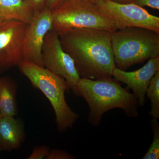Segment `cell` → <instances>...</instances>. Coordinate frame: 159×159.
I'll return each instance as SVG.
<instances>
[{
    "instance_id": "cell-13",
    "label": "cell",
    "mask_w": 159,
    "mask_h": 159,
    "mask_svg": "<svg viewBox=\"0 0 159 159\" xmlns=\"http://www.w3.org/2000/svg\"><path fill=\"white\" fill-rule=\"evenodd\" d=\"M15 89L6 78L0 79V114L2 117H14L17 112Z\"/></svg>"
},
{
    "instance_id": "cell-8",
    "label": "cell",
    "mask_w": 159,
    "mask_h": 159,
    "mask_svg": "<svg viewBox=\"0 0 159 159\" xmlns=\"http://www.w3.org/2000/svg\"><path fill=\"white\" fill-rule=\"evenodd\" d=\"M28 24L14 20L0 19V66L18 65Z\"/></svg>"
},
{
    "instance_id": "cell-16",
    "label": "cell",
    "mask_w": 159,
    "mask_h": 159,
    "mask_svg": "<svg viewBox=\"0 0 159 159\" xmlns=\"http://www.w3.org/2000/svg\"><path fill=\"white\" fill-rule=\"evenodd\" d=\"M75 157L66 151L54 149L50 151L45 159H73Z\"/></svg>"
},
{
    "instance_id": "cell-7",
    "label": "cell",
    "mask_w": 159,
    "mask_h": 159,
    "mask_svg": "<svg viewBox=\"0 0 159 159\" xmlns=\"http://www.w3.org/2000/svg\"><path fill=\"white\" fill-rule=\"evenodd\" d=\"M99 10L110 18L117 30L138 27L159 33V17L134 3L121 4L110 0H93Z\"/></svg>"
},
{
    "instance_id": "cell-14",
    "label": "cell",
    "mask_w": 159,
    "mask_h": 159,
    "mask_svg": "<svg viewBox=\"0 0 159 159\" xmlns=\"http://www.w3.org/2000/svg\"><path fill=\"white\" fill-rule=\"evenodd\" d=\"M150 101L149 115L152 119H159V71L151 80L146 93Z\"/></svg>"
},
{
    "instance_id": "cell-10",
    "label": "cell",
    "mask_w": 159,
    "mask_h": 159,
    "mask_svg": "<svg viewBox=\"0 0 159 159\" xmlns=\"http://www.w3.org/2000/svg\"><path fill=\"white\" fill-rule=\"evenodd\" d=\"M158 71L159 56H157L148 60L145 66L137 70L126 72L116 67L112 77L131 89L138 99L139 105L142 107L145 103L146 93L151 80Z\"/></svg>"
},
{
    "instance_id": "cell-9",
    "label": "cell",
    "mask_w": 159,
    "mask_h": 159,
    "mask_svg": "<svg viewBox=\"0 0 159 159\" xmlns=\"http://www.w3.org/2000/svg\"><path fill=\"white\" fill-rule=\"evenodd\" d=\"M51 30V10L45 7L41 11H35L27 27L24 40L23 59L43 67L42 57L43 46L46 34Z\"/></svg>"
},
{
    "instance_id": "cell-20",
    "label": "cell",
    "mask_w": 159,
    "mask_h": 159,
    "mask_svg": "<svg viewBox=\"0 0 159 159\" xmlns=\"http://www.w3.org/2000/svg\"><path fill=\"white\" fill-rule=\"evenodd\" d=\"M67 1L68 0H47L46 7L51 10L60 4Z\"/></svg>"
},
{
    "instance_id": "cell-12",
    "label": "cell",
    "mask_w": 159,
    "mask_h": 159,
    "mask_svg": "<svg viewBox=\"0 0 159 159\" xmlns=\"http://www.w3.org/2000/svg\"><path fill=\"white\" fill-rule=\"evenodd\" d=\"M34 12L25 0H0V19L16 20L29 24Z\"/></svg>"
},
{
    "instance_id": "cell-22",
    "label": "cell",
    "mask_w": 159,
    "mask_h": 159,
    "mask_svg": "<svg viewBox=\"0 0 159 159\" xmlns=\"http://www.w3.org/2000/svg\"><path fill=\"white\" fill-rule=\"evenodd\" d=\"M2 116H1V114H0V119H1V118H2Z\"/></svg>"
},
{
    "instance_id": "cell-23",
    "label": "cell",
    "mask_w": 159,
    "mask_h": 159,
    "mask_svg": "<svg viewBox=\"0 0 159 159\" xmlns=\"http://www.w3.org/2000/svg\"><path fill=\"white\" fill-rule=\"evenodd\" d=\"M92 1H93V0H92Z\"/></svg>"
},
{
    "instance_id": "cell-6",
    "label": "cell",
    "mask_w": 159,
    "mask_h": 159,
    "mask_svg": "<svg viewBox=\"0 0 159 159\" xmlns=\"http://www.w3.org/2000/svg\"><path fill=\"white\" fill-rule=\"evenodd\" d=\"M42 57L43 67L66 81L69 89L79 97L77 84L80 76L73 58L64 50L58 34L51 30L44 40Z\"/></svg>"
},
{
    "instance_id": "cell-11",
    "label": "cell",
    "mask_w": 159,
    "mask_h": 159,
    "mask_svg": "<svg viewBox=\"0 0 159 159\" xmlns=\"http://www.w3.org/2000/svg\"><path fill=\"white\" fill-rule=\"evenodd\" d=\"M24 137L22 124L14 117L0 119V149L11 150L20 146Z\"/></svg>"
},
{
    "instance_id": "cell-3",
    "label": "cell",
    "mask_w": 159,
    "mask_h": 159,
    "mask_svg": "<svg viewBox=\"0 0 159 159\" xmlns=\"http://www.w3.org/2000/svg\"><path fill=\"white\" fill-rule=\"evenodd\" d=\"M112 49L116 67L125 70L132 66L159 56V33L129 27L112 32Z\"/></svg>"
},
{
    "instance_id": "cell-1",
    "label": "cell",
    "mask_w": 159,
    "mask_h": 159,
    "mask_svg": "<svg viewBox=\"0 0 159 159\" xmlns=\"http://www.w3.org/2000/svg\"><path fill=\"white\" fill-rule=\"evenodd\" d=\"M112 32L102 29H79L58 35L63 48L73 58L81 78L97 80L112 77L116 65Z\"/></svg>"
},
{
    "instance_id": "cell-2",
    "label": "cell",
    "mask_w": 159,
    "mask_h": 159,
    "mask_svg": "<svg viewBox=\"0 0 159 159\" xmlns=\"http://www.w3.org/2000/svg\"><path fill=\"white\" fill-rule=\"evenodd\" d=\"M77 89L79 97L88 104V121L93 126H99L103 114L113 109H121L130 118L138 117V99L112 77L97 80L80 78Z\"/></svg>"
},
{
    "instance_id": "cell-21",
    "label": "cell",
    "mask_w": 159,
    "mask_h": 159,
    "mask_svg": "<svg viewBox=\"0 0 159 159\" xmlns=\"http://www.w3.org/2000/svg\"><path fill=\"white\" fill-rule=\"evenodd\" d=\"M115 2L121 3V4H128L131 3L132 0H110Z\"/></svg>"
},
{
    "instance_id": "cell-15",
    "label": "cell",
    "mask_w": 159,
    "mask_h": 159,
    "mask_svg": "<svg viewBox=\"0 0 159 159\" xmlns=\"http://www.w3.org/2000/svg\"><path fill=\"white\" fill-rule=\"evenodd\" d=\"M151 125L153 133V139L147 152L142 159H158L159 158V123L157 119H152Z\"/></svg>"
},
{
    "instance_id": "cell-18",
    "label": "cell",
    "mask_w": 159,
    "mask_h": 159,
    "mask_svg": "<svg viewBox=\"0 0 159 159\" xmlns=\"http://www.w3.org/2000/svg\"><path fill=\"white\" fill-rule=\"evenodd\" d=\"M132 3L142 8L147 6L157 10L159 9V0H132Z\"/></svg>"
},
{
    "instance_id": "cell-5",
    "label": "cell",
    "mask_w": 159,
    "mask_h": 159,
    "mask_svg": "<svg viewBox=\"0 0 159 159\" xmlns=\"http://www.w3.org/2000/svg\"><path fill=\"white\" fill-rule=\"evenodd\" d=\"M52 30L58 35L75 29H97L114 32L115 23L92 0H68L51 10Z\"/></svg>"
},
{
    "instance_id": "cell-19",
    "label": "cell",
    "mask_w": 159,
    "mask_h": 159,
    "mask_svg": "<svg viewBox=\"0 0 159 159\" xmlns=\"http://www.w3.org/2000/svg\"><path fill=\"white\" fill-rule=\"evenodd\" d=\"M34 9V11H41L46 7L47 0H25Z\"/></svg>"
},
{
    "instance_id": "cell-4",
    "label": "cell",
    "mask_w": 159,
    "mask_h": 159,
    "mask_svg": "<svg viewBox=\"0 0 159 159\" xmlns=\"http://www.w3.org/2000/svg\"><path fill=\"white\" fill-rule=\"evenodd\" d=\"M18 66L32 85L41 91L48 99L54 109L58 129L65 131L71 128L79 115L66 102L65 93L69 88L65 80L43 67L25 60H22Z\"/></svg>"
},
{
    "instance_id": "cell-17",
    "label": "cell",
    "mask_w": 159,
    "mask_h": 159,
    "mask_svg": "<svg viewBox=\"0 0 159 159\" xmlns=\"http://www.w3.org/2000/svg\"><path fill=\"white\" fill-rule=\"evenodd\" d=\"M50 150L45 146L36 147L33 149L32 153L29 156V159H42L46 158Z\"/></svg>"
}]
</instances>
